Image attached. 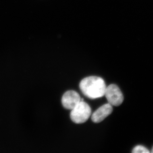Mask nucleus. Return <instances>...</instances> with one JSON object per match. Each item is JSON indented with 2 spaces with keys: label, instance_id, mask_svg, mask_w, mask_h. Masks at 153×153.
<instances>
[{
  "label": "nucleus",
  "instance_id": "nucleus-3",
  "mask_svg": "<svg viewBox=\"0 0 153 153\" xmlns=\"http://www.w3.org/2000/svg\"><path fill=\"white\" fill-rule=\"evenodd\" d=\"M105 95L108 103L114 106H119L123 102V94L117 85L111 84L106 87Z\"/></svg>",
  "mask_w": 153,
  "mask_h": 153
},
{
  "label": "nucleus",
  "instance_id": "nucleus-7",
  "mask_svg": "<svg viewBox=\"0 0 153 153\" xmlns=\"http://www.w3.org/2000/svg\"><path fill=\"white\" fill-rule=\"evenodd\" d=\"M152 153H153V147L152 149Z\"/></svg>",
  "mask_w": 153,
  "mask_h": 153
},
{
  "label": "nucleus",
  "instance_id": "nucleus-5",
  "mask_svg": "<svg viewBox=\"0 0 153 153\" xmlns=\"http://www.w3.org/2000/svg\"><path fill=\"white\" fill-rule=\"evenodd\" d=\"M113 111L112 105L109 103L103 105L94 111L91 116V120L95 123L101 122L109 116Z\"/></svg>",
  "mask_w": 153,
  "mask_h": 153
},
{
  "label": "nucleus",
  "instance_id": "nucleus-2",
  "mask_svg": "<svg viewBox=\"0 0 153 153\" xmlns=\"http://www.w3.org/2000/svg\"><path fill=\"white\" fill-rule=\"evenodd\" d=\"M91 108L83 101H80L71 109L70 117L74 123L81 124L85 122L91 115Z\"/></svg>",
  "mask_w": 153,
  "mask_h": 153
},
{
  "label": "nucleus",
  "instance_id": "nucleus-6",
  "mask_svg": "<svg viewBox=\"0 0 153 153\" xmlns=\"http://www.w3.org/2000/svg\"><path fill=\"white\" fill-rule=\"evenodd\" d=\"M133 153H148L150 152L146 148L141 145H138L135 147L132 151Z\"/></svg>",
  "mask_w": 153,
  "mask_h": 153
},
{
  "label": "nucleus",
  "instance_id": "nucleus-1",
  "mask_svg": "<svg viewBox=\"0 0 153 153\" xmlns=\"http://www.w3.org/2000/svg\"><path fill=\"white\" fill-rule=\"evenodd\" d=\"M79 87L84 95L92 99L104 96L106 88L103 79L97 76H88L82 79Z\"/></svg>",
  "mask_w": 153,
  "mask_h": 153
},
{
  "label": "nucleus",
  "instance_id": "nucleus-4",
  "mask_svg": "<svg viewBox=\"0 0 153 153\" xmlns=\"http://www.w3.org/2000/svg\"><path fill=\"white\" fill-rule=\"evenodd\" d=\"M80 100V96L76 91H68L62 97V103L66 109L71 110L81 101Z\"/></svg>",
  "mask_w": 153,
  "mask_h": 153
}]
</instances>
